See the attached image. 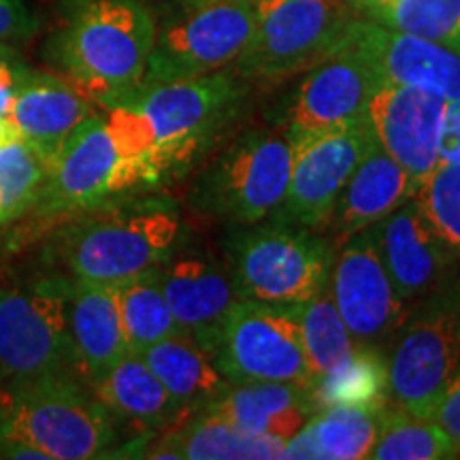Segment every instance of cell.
Returning <instances> with one entry per match:
<instances>
[{
  "mask_svg": "<svg viewBox=\"0 0 460 460\" xmlns=\"http://www.w3.org/2000/svg\"><path fill=\"white\" fill-rule=\"evenodd\" d=\"M241 94L243 92L237 77L217 71L200 77L139 85L118 102L137 109L152 126L158 163L164 171L192 156L194 149L226 119Z\"/></svg>",
  "mask_w": 460,
  "mask_h": 460,
  "instance_id": "cell-10",
  "label": "cell"
},
{
  "mask_svg": "<svg viewBox=\"0 0 460 460\" xmlns=\"http://www.w3.org/2000/svg\"><path fill=\"white\" fill-rule=\"evenodd\" d=\"M332 247L303 226H269L234 245L233 286L243 301L301 305L329 286Z\"/></svg>",
  "mask_w": 460,
  "mask_h": 460,
  "instance_id": "cell-8",
  "label": "cell"
},
{
  "mask_svg": "<svg viewBox=\"0 0 460 460\" xmlns=\"http://www.w3.org/2000/svg\"><path fill=\"white\" fill-rule=\"evenodd\" d=\"M0 437L41 452L45 460L105 458L118 441L113 416L75 373L7 388Z\"/></svg>",
  "mask_w": 460,
  "mask_h": 460,
  "instance_id": "cell-3",
  "label": "cell"
},
{
  "mask_svg": "<svg viewBox=\"0 0 460 460\" xmlns=\"http://www.w3.org/2000/svg\"><path fill=\"white\" fill-rule=\"evenodd\" d=\"M156 22L137 0H88L54 43V60L92 102L111 107L143 82Z\"/></svg>",
  "mask_w": 460,
  "mask_h": 460,
  "instance_id": "cell-1",
  "label": "cell"
},
{
  "mask_svg": "<svg viewBox=\"0 0 460 460\" xmlns=\"http://www.w3.org/2000/svg\"><path fill=\"white\" fill-rule=\"evenodd\" d=\"M377 24L460 51V0H393Z\"/></svg>",
  "mask_w": 460,
  "mask_h": 460,
  "instance_id": "cell-33",
  "label": "cell"
},
{
  "mask_svg": "<svg viewBox=\"0 0 460 460\" xmlns=\"http://www.w3.org/2000/svg\"><path fill=\"white\" fill-rule=\"evenodd\" d=\"M99 115L94 102L65 77L28 71L11 101L9 119L28 146L51 163L79 126Z\"/></svg>",
  "mask_w": 460,
  "mask_h": 460,
  "instance_id": "cell-19",
  "label": "cell"
},
{
  "mask_svg": "<svg viewBox=\"0 0 460 460\" xmlns=\"http://www.w3.org/2000/svg\"><path fill=\"white\" fill-rule=\"evenodd\" d=\"M373 143L376 135L367 115L290 143V181L281 217L303 228H324L343 186Z\"/></svg>",
  "mask_w": 460,
  "mask_h": 460,
  "instance_id": "cell-14",
  "label": "cell"
},
{
  "mask_svg": "<svg viewBox=\"0 0 460 460\" xmlns=\"http://www.w3.org/2000/svg\"><path fill=\"white\" fill-rule=\"evenodd\" d=\"M28 68L22 65L15 51L0 43V115L9 118L11 101H13L17 88L24 82Z\"/></svg>",
  "mask_w": 460,
  "mask_h": 460,
  "instance_id": "cell-36",
  "label": "cell"
},
{
  "mask_svg": "<svg viewBox=\"0 0 460 460\" xmlns=\"http://www.w3.org/2000/svg\"><path fill=\"white\" fill-rule=\"evenodd\" d=\"M388 396L405 411L430 418L437 399L460 371V281L420 298L393 339Z\"/></svg>",
  "mask_w": 460,
  "mask_h": 460,
  "instance_id": "cell-4",
  "label": "cell"
},
{
  "mask_svg": "<svg viewBox=\"0 0 460 460\" xmlns=\"http://www.w3.org/2000/svg\"><path fill=\"white\" fill-rule=\"evenodd\" d=\"M290 164L286 135H250L217 160L205 177L200 200L222 220L258 224L284 205Z\"/></svg>",
  "mask_w": 460,
  "mask_h": 460,
  "instance_id": "cell-13",
  "label": "cell"
},
{
  "mask_svg": "<svg viewBox=\"0 0 460 460\" xmlns=\"http://www.w3.org/2000/svg\"><path fill=\"white\" fill-rule=\"evenodd\" d=\"M254 34V0L188 7L156 34L141 85L200 77L234 65Z\"/></svg>",
  "mask_w": 460,
  "mask_h": 460,
  "instance_id": "cell-11",
  "label": "cell"
},
{
  "mask_svg": "<svg viewBox=\"0 0 460 460\" xmlns=\"http://www.w3.org/2000/svg\"><path fill=\"white\" fill-rule=\"evenodd\" d=\"M369 230L390 279L405 303L424 298L450 281L454 262H458L456 256L437 234L416 199L402 203Z\"/></svg>",
  "mask_w": 460,
  "mask_h": 460,
  "instance_id": "cell-17",
  "label": "cell"
},
{
  "mask_svg": "<svg viewBox=\"0 0 460 460\" xmlns=\"http://www.w3.org/2000/svg\"><path fill=\"white\" fill-rule=\"evenodd\" d=\"M447 101L399 84H379L367 118L379 147L420 188L439 164V132Z\"/></svg>",
  "mask_w": 460,
  "mask_h": 460,
  "instance_id": "cell-16",
  "label": "cell"
},
{
  "mask_svg": "<svg viewBox=\"0 0 460 460\" xmlns=\"http://www.w3.org/2000/svg\"><path fill=\"white\" fill-rule=\"evenodd\" d=\"M15 137H20V132H17L13 122L9 118H4V115H0V143L15 139Z\"/></svg>",
  "mask_w": 460,
  "mask_h": 460,
  "instance_id": "cell-40",
  "label": "cell"
},
{
  "mask_svg": "<svg viewBox=\"0 0 460 460\" xmlns=\"http://www.w3.org/2000/svg\"><path fill=\"white\" fill-rule=\"evenodd\" d=\"M139 356L156 373L172 399L180 402L188 418L205 411L230 386L216 356L186 332L163 339Z\"/></svg>",
  "mask_w": 460,
  "mask_h": 460,
  "instance_id": "cell-26",
  "label": "cell"
},
{
  "mask_svg": "<svg viewBox=\"0 0 460 460\" xmlns=\"http://www.w3.org/2000/svg\"><path fill=\"white\" fill-rule=\"evenodd\" d=\"M416 192V181L376 141L349 175L324 228L341 245L352 234L376 226Z\"/></svg>",
  "mask_w": 460,
  "mask_h": 460,
  "instance_id": "cell-21",
  "label": "cell"
},
{
  "mask_svg": "<svg viewBox=\"0 0 460 460\" xmlns=\"http://www.w3.org/2000/svg\"><path fill=\"white\" fill-rule=\"evenodd\" d=\"M48 175L49 164L22 137L0 143V224L32 209Z\"/></svg>",
  "mask_w": 460,
  "mask_h": 460,
  "instance_id": "cell-32",
  "label": "cell"
},
{
  "mask_svg": "<svg viewBox=\"0 0 460 460\" xmlns=\"http://www.w3.org/2000/svg\"><path fill=\"white\" fill-rule=\"evenodd\" d=\"M68 284L65 275H51L0 292V379L7 388L75 373Z\"/></svg>",
  "mask_w": 460,
  "mask_h": 460,
  "instance_id": "cell-5",
  "label": "cell"
},
{
  "mask_svg": "<svg viewBox=\"0 0 460 460\" xmlns=\"http://www.w3.org/2000/svg\"><path fill=\"white\" fill-rule=\"evenodd\" d=\"M413 199L460 262V164H437Z\"/></svg>",
  "mask_w": 460,
  "mask_h": 460,
  "instance_id": "cell-34",
  "label": "cell"
},
{
  "mask_svg": "<svg viewBox=\"0 0 460 460\" xmlns=\"http://www.w3.org/2000/svg\"><path fill=\"white\" fill-rule=\"evenodd\" d=\"M32 28L31 17L20 0H0V41L22 37Z\"/></svg>",
  "mask_w": 460,
  "mask_h": 460,
  "instance_id": "cell-38",
  "label": "cell"
},
{
  "mask_svg": "<svg viewBox=\"0 0 460 460\" xmlns=\"http://www.w3.org/2000/svg\"><path fill=\"white\" fill-rule=\"evenodd\" d=\"M180 234V214L147 200L68 224L58 233L51 254L71 279L115 286L160 267Z\"/></svg>",
  "mask_w": 460,
  "mask_h": 460,
  "instance_id": "cell-2",
  "label": "cell"
},
{
  "mask_svg": "<svg viewBox=\"0 0 460 460\" xmlns=\"http://www.w3.org/2000/svg\"><path fill=\"white\" fill-rule=\"evenodd\" d=\"M314 411L312 388L292 382L230 384L226 393L205 410L245 433L279 441L295 437Z\"/></svg>",
  "mask_w": 460,
  "mask_h": 460,
  "instance_id": "cell-23",
  "label": "cell"
},
{
  "mask_svg": "<svg viewBox=\"0 0 460 460\" xmlns=\"http://www.w3.org/2000/svg\"><path fill=\"white\" fill-rule=\"evenodd\" d=\"M352 20L341 0H254V34L234 68L256 79L309 71L337 54Z\"/></svg>",
  "mask_w": 460,
  "mask_h": 460,
  "instance_id": "cell-7",
  "label": "cell"
},
{
  "mask_svg": "<svg viewBox=\"0 0 460 460\" xmlns=\"http://www.w3.org/2000/svg\"><path fill=\"white\" fill-rule=\"evenodd\" d=\"M430 420L450 435V439L460 452V371L437 399L433 411H430Z\"/></svg>",
  "mask_w": 460,
  "mask_h": 460,
  "instance_id": "cell-35",
  "label": "cell"
},
{
  "mask_svg": "<svg viewBox=\"0 0 460 460\" xmlns=\"http://www.w3.org/2000/svg\"><path fill=\"white\" fill-rule=\"evenodd\" d=\"M158 177L152 164L132 156L119 143L105 113H99L79 126L51 163L32 209L43 217L90 211Z\"/></svg>",
  "mask_w": 460,
  "mask_h": 460,
  "instance_id": "cell-6",
  "label": "cell"
},
{
  "mask_svg": "<svg viewBox=\"0 0 460 460\" xmlns=\"http://www.w3.org/2000/svg\"><path fill=\"white\" fill-rule=\"evenodd\" d=\"M348 3L362 15H367V20L377 22L393 0H348Z\"/></svg>",
  "mask_w": 460,
  "mask_h": 460,
  "instance_id": "cell-39",
  "label": "cell"
},
{
  "mask_svg": "<svg viewBox=\"0 0 460 460\" xmlns=\"http://www.w3.org/2000/svg\"><path fill=\"white\" fill-rule=\"evenodd\" d=\"M377 85L376 73L349 51L322 60L298 85L288 115V141L296 143L367 115Z\"/></svg>",
  "mask_w": 460,
  "mask_h": 460,
  "instance_id": "cell-18",
  "label": "cell"
},
{
  "mask_svg": "<svg viewBox=\"0 0 460 460\" xmlns=\"http://www.w3.org/2000/svg\"><path fill=\"white\" fill-rule=\"evenodd\" d=\"M292 312L301 326L303 348L312 367L314 384L348 365L360 349L332 305L329 290L307 303L292 305Z\"/></svg>",
  "mask_w": 460,
  "mask_h": 460,
  "instance_id": "cell-29",
  "label": "cell"
},
{
  "mask_svg": "<svg viewBox=\"0 0 460 460\" xmlns=\"http://www.w3.org/2000/svg\"><path fill=\"white\" fill-rule=\"evenodd\" d=\"M339 247L326 290L356 343L379 352L393 343L411 307L396 292L369 228Z\"/></svg>",
  "mask_w": 460,
  "mask_h": 460,
  "instance_id": "cell-12",
  "label": "cell"
},
{
  "mask_svg": "<svg viewBox=\"0 0 460 460\" xmlns=\"http://www.w3.org/2000/svg\"><path fill=\"white\" fill-rule=\"evenodd\" d=\"M160 288L181 332L214 354L217 335L239 301L233 279L199 256H180L156 269Z\"/></svg>",
  "mask_w": 460,
  "mask_h": 460,
  "instance_id": "cell-20",
  "label": "cell"
},
{
  "mask_svg": "<svg viewBox=\"0 0 460 460\" xmlns=\"http://www.w3.org/2000/svg\"><path fill=\"white\" fill-rule=\"evenodd\" d=\"M373 460H450L460 452L450 435L430 418H420L402 407H384L379 418Z\"/></svg>",
  "mask_w": 460,
  "mask_h": 460,
  "instance_id": "cell-30",
  "label": "cell"
},
{
  "mask_svg": "<svg viewBox=\"0 0 460 460\" xmlns=\"http://www.w3.org/2000/svg\"><path fill=\"white\" fill-rule=\"evenodd\" d=\"M90 390L113 418H122L139 429L175 427L188 418L139 354H126L111 369L96 377Z\"/></svg>",
  "mask_w": 460,
  "mask_h": 460,
  "instance_id": "cell-24",
  "label": "cell"
},
{
  "mask_svg": "<svg viewBox=\"0 0 460 460\" xmlns=\"http://www.w3.org/2000/svg\"><path fill=\"white\" fill-rule=\"evenodd\" d=\"M386 405L320 407L284 444L279 458L360 460L369 458Z\"/></svg>",
  "mask_w": 460,
  "mask_h": 460,
  "instance_id": "cell-25",
  "label": "cell"
},
{
  "mask_svg": "<svg viewBox=\"0 0 460 460\" xmlns=\"http://www.w3.org/2000/svg\"><path fill=\"white\" fill-rule=\"evenodd\" d=\"M66 315L75 373L90 386L115 362L130 354L113 288L71 279Z\"/></svg>",
  "mask_w": 460,
  "mask_h": 460,
  "instance_id": "cell-22",
  "label": "cell"
},
{
  "mask_svg": "<svg viewBox=\"0 0 460 460\" xmlns=\"http://www.w3.org/2000/svg\"><path fill=\"white\" fill-rule=\"evenodd\" d=\"M312 393L315 410L329 405H386V356L377 349L360 348L348 365L318 379Z\"/></svg>",
  "mask_w": 460,
  "mask_h": 460,
  "instance_id": "cell-31",
  "label": "cell"
},
{
  "mask_svg": "<svg viewBox=\"0 0 460 460\" xmlns=\"http://www.w3.org/2000/svg\"><path fill=\"white\" fill-rule=\"evenodd\" d=\"M211 3H226V0H188V7H199V4H211Z\"/></svg>",
  "mask_w": 460,
  "mask_h": 460,
  "instance_id": "cell-41",
  "label": "cell"
},
{
  "mask_svg": "<svg viewBox=\"0 0 460 460\" xmlns=\"http://www.w3.org/2000/svg\"><path fill=\"white\" fill-rule=\"evenodd\" d=\"M339 51L360 58L379 84L410 85L446 101L460 99V51L441 43L371 20H352Z\"/></svg>",
  "mask_w": 460,
  "mask_h": 460,
  "instance_id": "cell-15",
  "label": "cell"
},
{
  "mask_svg": "<svg viewBox=\"0 0 460 460\" xmlns=\"http://www.w3.org/2000/svg\"><path fill=\"white\" fill-rule=\"evenodd\" d=\"M286 441L250 435L211 413H194L181 427L147 447L146 458L177 460H252L279 458Z\"/></svg>",
  "mask_w": 460,
  "mask_h": 460,
  "instance_id": "cell-27",
  "label": "cell"
},
{
  "mask_svg": "<svg viewBox=\"0 0 460 460\" xmlns=\"http://www.w3.org/2000/svg\"><path fill=\"white\" fill-rule=\"evenodd\" d=\"M439 163L460 164V99L447 101L439 132Z\"/></svg>",
  "mask_w": 460,
  "mask_h": 460,
  "instance_id": "cell-37",
  "label": "cell"
},
{
  "mask_svg": "<svg viewBox=\"0 0 460 460\" xmlns=\"http://www.w3.org/2000/svg\"><path fill=\"white\" fill-rule=\"evenodd\" d=\"M214 356L228 384L292 382L314 388L292 307L239 298L224 320Z\"/></svg>",
  "mask_w": 460,
  "mask_h": 460,
  "instance_id": "cell-9",
  "label": "cell"
},
{
  "mask_svg": "<svg viewBox=\"0 0 460 460\" xmlns=\"http://www.w3.org/2000/svg\"><path fill=\"white\" fill-rule=\"evenodd\" d=\"M156 269L111 286L130 354H143L163 339L181 332L160 288Z\"/></svg>",
  "mask_w": 460,
  "mask_h": 460,
  "instance_id": "cell-28",
  "label": "cell"
}]
</instances>
